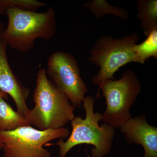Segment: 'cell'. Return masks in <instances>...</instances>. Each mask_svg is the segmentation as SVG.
Returning a JSON list of instances; mask_svg holds the SVG:
<instances>
[{
    "label": "cell",
    "instance_id": "obj_13",
    "mask_svg": "<svg viewBox=\"0 0 157 157\" xmlns=\"http://www.w3.org/2000/svg\"><path fill=\"white\" fill-rule=\"evenodd\" d=\"M146 36L143 42L134 46L135 63L144 64L151 58H157V29Z\"/></svg>",
    "mask_w": 157,
    "mask_h": 157
},
{
    "label": "cell",
    "instance_id": "obj_4",
    "mask_svg": "<svg viewBox=\"0 0 157 157\" xmlns=\"http://www.w3.org/2000/svg\"><path fill=\"white\" fill-rule=\"evenodd\" d=\"M139 37L134 33L121 38L104 36L96 40L90 51L89 61L99 72L93 76L92 83L99 86L102 82L114 79L120 68L129 63H135L134 48Z\"/></svg>",
    "mask_w": 157,
    "mask_h": 157
},
{
    "label": "cell",
    "instance_id": "obj_2",
    "mask_svg": "<svg viewBox=\"0 0 157 157\" xmlns=\"http://www.w3.org/2000/svg\"><path fill=\"white\" fill-rule=\"evenodd\" d=\"M82 105L85 110V118L77 117L71 121L72 131L67 140L64 141L63 138H60L56 143L46 144L57 145L60 157H66L71 149L81 144L94 146L91 150L92 157H104L111 150L115 129L107 124L99 125L102 114L94 111L93 97H85Z\"/></svg>",
    "mask_w": 157,
    "mask_h": 157
},
{
    "label": "cell",
    "instance_id": "obj_6",
    "mask_svg": "<svg viewBox=\"0 0 157 157\" xmlns=\"http://www.w3.org/2000/svg\"><path fill=\"white\" fill-rule=\"evenodd\" d=\"M1 135L4 157H51L44 146L52 140L67 138L70 132L65 128L41 131L27 126Z\"/></svg>",
    "mask_w": 157,
    "mask_h": 157
},
{
    "label": "cell",
    "instance_id": "obj_5",
    "mask_svg": "<svg viewBox=\"0 0 157 157\" xmlns=\"http://www.w3.org/2000/svg\"><path fill=\"white\" fill-rule=\"evenodd\" d=\"M106 100V107L102 121L114 129H118L132 118L130 109L141 91L136 73L126 70L117 80H108L98 86Z\"/></svg>",
    "mask_w": 157,
    "mask_h": 157
},
{
    "label": "cell",
    "instance_id": "obj_12",
    "mask_svg": "<svg viewBox=\"0 0 157 157\" xmlns=\"http://www.w3.org/2000/svg\"><path fill=\"white\" fill-rule=\"evenodd\" d=\"M83 7L88 9L95 16L101 18L105 15L111 14L126 20L129 17L128 11L118 6L109 5L105 0H93L85 3Z\"/></svg>",
    "mask_w": 157,
    "mask_h": 157
},
{
    "label": "cell",
    "instance_id": "obj_10",
    "mask_svg": "<svg viewBox=\"0 0 157 157\" xmlns=\"http://www.w3.org/2000/svg\"><path fill=\"white\" fill-rule=\"evenodd\" d=\"M137 17L144 35L157 29V0H138L136 3Z\"/></svg>",
    "mask_w": 157,
    "mask_h": 157
},
{
    "label": "cell",
    "instance_id": "obj_9",
    "mask_svg": "<svg viewBox=\"0 0 157 157\" xmlns=\"http://www.w3.org/2000/svg\"><path fill=\"white\" fill-rule=\"evenodd\" d=\"M119 129L127 143L143 147V157H157V127L147 122L145 114L131 118Z\"/></svg>",
    "mask_w": 157,
    "mask_h": 157
},
{
    "label": "cell",
    "instance_id": "obj_3",
    "mask_svg": "<svg viewBox=\"0 0 157 157\" xmlns=\"http://www.w3.org/2000/svg\"><path fill=\"white\" fill-rule=\"evenodd\" d=\"M8 25L3 31L7 45L21 53L34 48L38 39L49 40L55 35L57 20L52 7L45 12L10 10L6 14Z\"/></svg>",
    "mask_w": 157,
    "mask_h": 157
},
{
    "label": "cell",
    "instance_id": "obj_11",
    "mask_svg": "<svg viewBox=\"0 0 157 157\" xmlns=\"http://www.w3.org/2000/svg\"><path fill=\"white\" fill-rule=\"evenodd\" d=\"M31 126L24 116L16 111L5 101L0 98V130L1 132L13 131L21 127Z\"/></svg>",
    "mask_w": 157,
    "mask_h": 157
},
{
    "label": "cell",
    "instance_id": "obj_15",
    "mask_svg": "<svg viewBox=\"0 0 157 157\" xmlns=\"http://www.w3.org/2000/svg\"><path fill=\"white\" fill-rule=\"evenodd\" d=\"M7 98H8V94L0 91V98H3L5 99H7Z\"/></svg>",
    "mask_w": 157,
    "mask_h": 157
},
{
    "label": "cell",
    "instance_id": "obj_1",
    "mask_svg": "<svg viewBox=\"0 0 157 157\" xmlns=\"http://www.w3.org/2000/svg\"><path fill=\"white\" fill-rule=\"evenodd\" d=\"M33 101L35 106L25 117L38 130L64 128L75 117V107L48 78L44 68L37 73Z\"/></svg>",
    "mask_w": 157,
    "mask_h": 157
},
{
    "label": "cell",
    "instance_id": "obj_8",
    "mask_svg": "<svg viewBox=\"0 0 157 157\" xmlns=\"http://www.w3.org/2000/svg\"><path fill=\"white\" fill-rule=\"evenodd\" d=\"M4 27L0 21V91L12 98L17 111L25 117L29 110L27 101L30 90L20 81L10 67L6 52L8 45L3 36Z\"/></svg>",
    "mask_w": 157,
    "mask_h": 157
},
{
    "label": "cell",
    "instance_id": "obj_14",
    "mask_svg": "<svg viewBox=\"0 0 157 157\" xmlns=\"http://www.w3.org/2000/svg\"><path fill=\"white\" fill-rule=\"evenodd\" d=\"M46 4L36 0H0V14H6L10 10L36 11Z\"/></svg>",
    "mask_w": 157,
    "mask_h": 157
},
{
    "label": "cell",
    "instance_id": "obj_7",
    "mask_svg": "<svg viewBox=\"0 0 157 157\" xmlns=\"http://www.w3.org/2000/svg\"><path fill=\"white\" fill-rule=\"evenodd\" d=\"M46 75L51 81L67 97L74 107L80 108L88 92L80 76L77 60L72 54L56 51L47 60Z\"/></svg>",
    "mask_w": 157,
    "mask_h": 157
},
{
    "label": "cell",
    "instance_id": "obj_16",
    "mask_svg": "<svg viewBox=\"0 0 157 157\" xmlns=\"http://www.w3.org/2000/svg\"><path fill=\"white\" fill-rule=\"evenodd\" d=\"M3 142L2 139V135H1V131L0 130V151L2 149Z\"/></svg>",
    "mask_w": 157,
    "mask_h": 157
}]
</instances>
